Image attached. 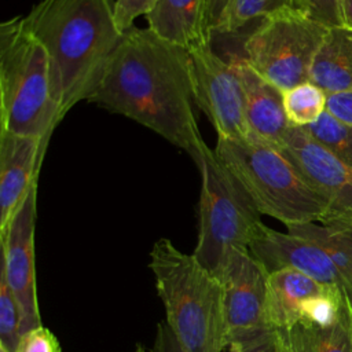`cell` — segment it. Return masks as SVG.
<instances>
[{
  "instance_id": "35",
  "label": "cell",
  "mask_w": 352,
  "mask_h": 352,
  "mask_svg": "<svg viewBox=\"0 0 352 352\" xmlns=\"http://www.w3.org/2000/svg\"><path fill=\"white\" fill-rule=\"evenodd\" d=\"M348 32H349V30H348ZM349 33H351V36H352V32H349Z\"/></svg>"
},
{
  "instance_id": "22",
  "label": "cell",
  "mask_w": 352,
  "mask_h": 352,
  "mask_svg": "<svg viewBox=\"0 0 352 352\" xmlns=\"http://www.w3.org/2000/svg\"><path fill=\"white\" fill-rule=\"evenodd\" d=\"M286 6V0H231L219 33H236L252 21H261Z\"/></svg>"
},
{
  "instance_id": "14",
  "label": "cell",
  "mask_w": 352,
  "mask_h": 352,
  "mask_svg": "<svg viewBox=\"0 0 352 352\" xmlns=\"http://www.w3.org/2000/svg\"><path fill=\"white\" fill-rule=\"evenodd\" d=\"M242 85L245 116L252 136L279 146L292 126L283 106V91L260 76L242 56L230 58Z\"/></svg>"
},
{
  "instance_id": "7",
  "label": "cell",
  "mask_w": 352,
  "mask_h": 352,
  "mask_svg": "<svg viewBox=\"0 0 352 352\" xmlns=\"http://www.w3.org/2000/svg\"><path fill=\"white\" fill-rule=\"evenodd\" d=\"M329 29L286 6L258 21L243 40L241 56L285 92L309 81L314 58Z\"/></svg>"
},
{
  "instance_id": "27",
  "label": "cell",
  "mask_w": 352,
  "mask_h": 352,
  "mask_svg": "<svg viewBox=\"0 0 352 352\" xmlns=\"http://www.w3.org/2000/svg\"><path fill=\"white\" fill-rule=\"evenodd\" d=\"M238 344L241 345V352H279L278 333L274 329L265 330Z\"/></svg>"
},
{
  "instance_id": "33",
  "label": "cell",
  "mask_w": 352,
  "mask_h": 352,
  "mask_svg": "<svg viewBox=\"0 0 352 352\" xmlns=\"http://www.w3.org/2000/svg\"><path fill=\"white\" fill-rule=\"evenodd\" d=\"M224 352H241V345L238 342H231L227 345Z\"/></svg>"
},
{
  "instance_id": "28",
  "label": "cell",
  "mask_w": 352,
  "mask_h": 352,
  "mask_svg": "<svg viewBox=\"0 0 352 352\" xmlns=\"http://www.w3.org/2000/svg\"><path fill=\"white\" fill-rule=\"evenodd\" d=\"M326 110L338 120L352 124V91L329 94Z\"/></svg>"
},
{
  "instance_id": "10",
  "label": "cell",
  "mask_w": 352,
  "mask_h": 352,
  "mask_svg": "<svg viewBox=\"0 0 352 352\" xmlns=\"http://www.w3.org/2000/svg\"><path fill=\"white\" fill-rule=\"evenodd\" d=\"M37 214V183L12 217L7 231L0 236L1 271L18 305L21 331L41 326L37 301L34 230Z\"/></svg>"
},
{
  "instance_id": "12",
  "label": "cell",
  "mask_w": 352,
  "mask_h": 352,
  "mask_svg": "<svg viewBox=\"0 0 352 352\" xmlns=\"http://www.w3.org/2000/svg\"><path fill=\"white\" fill-rule=\"evenodd\" d=\"M249 252L268 274L293 268L340 290L348 300V287L341 274L329 256L309 239L276 231L261 223L249 243Z\"/></svg>"
},
{
  "instance_id": "18",
  "label": "cell",
  "mask_w": 352,
  "mask_h": 352,
  "mask_svg": "<svg viewBox=\"0 0 352 352\" xmlns=\"http://www.w3.org/2000/svg\"><path fill=\"white\" fill-rule=\"evenodd\" d=\"M286 230L309 239L329 256L346 283L348 302L352 305V224L301 223L286 226Z\"/></svg>"
},
{
  "instance_id": "15",
  "label": "cell",
  "mask_w": 352,
  "mask_h": 352,
  "mask_svg": "<svg viewBox=\"0 0 352 352\" xmlns=\"http://www.w3.org/2000/svg\"><path fill=\"white\" fill-rule=\"evenodd\" d=\"M331 289L293 268H282L268 274L267 323L274 330L292 329L300 323L307 302Z\"/></svg>"
},
{
  "instance_id": "31",
  "label": "cell",
  "mask_w": 352,
  "mask_h": 352,
  "mask_svg": "<svg viewBox=\"0 0 352 352\" xmlns=\"http://www.w3.org/2000/svg\"><path fill=\"white\" fill-rule=\"evenodd\" d=\"M340 16L342 28L352 32V0H340Z\"/></svg>"
},
{
  "instance_id": "16",
  "label": "cell",
  "mask_w": 352,
  "mask_h": 352,
  "mask_svg": "<svg viewBox=\"0 0 352 352\" xmlns=\"http://www.w3.org/2000/svg\"><path fill=\"white\" fill-rule=\"evenodd\" d=\"M146 19L150 30L187 51L212 40L205 25V0H157Z\"/></svg>"
},
{
  "instance_id": "13",
  "label": "cell",
  "mask_w": 352,
  "mask_h": 352,
  "mask_svg": "<svg viewBox=\"0 0 352 352\" xmlns=\"http://www.w3.org/2000/svg\"><path fill=\"white\" fill-rule=\"evenodd\" d=\"M48 143L0 129V236L37 183Z\"/></svg>"
},
{
  "instance_id": "17",
  "label": "cell",
  "mask_w": 352,
  "mask_h": 352,
  "mask_svg": "<svg viewBox=\"0 0 352 352\" xmlns=\"http://www.w3.org/2000/svg\"><path fill=\"white\" fill-rule=\"evenodd\" d=\"M309 81L327 95L352 91V36L346 29H329L314 58Z\"/></svg>"
},
{
  "instance_id": "26",
  "label": "cell",
  "mask_w": 352,
  "mask_h": 352,
  "mask_svg": "<svg viewBox=\"0 0 352 352\" xmlns=\"http://www.w3.org/2000/svg\"><path fill=\"white\" fill-rule=\"evenodd\" d=\"M157 0H114L116 19L122 32L129 30L135 26V21L147 15L154 7Z\"/></svg>"
},
{
  "instance_id": "20",
  "label": "cell",
  "mask_w": 352,
  "mask_h": 352,
  "mask_svg": "<svg viewBox=\"0 0 352 352\" xmlns=\"http://www.w3.org/2000/svg\"><path fill=\"white\" fill-rule=\"evenodd\" d=\"M327 94L311 81L301 82L283 92L286 117L293 126L314 124L326 110Z\"/></svg>"
},
{
  "instance_id": "4",
  "label": "cell",
  "mask_w": 352,
  "mask_h": 352,
  "mask_svg": "<svg viewBox=\"0 0 352 352\" xmlns=\"http://www.w3.org/2000/svg\"><path fill=\"white\" fill-rule=\"evenodd\" d=\"M60 122L50 58L25 15L0 23V129L45 143Z\"/></svg>"
},
{
  "instance_id": "2",
  "label": "cell",
  "mask_w": 352,
  "mask_h": 352,
  "mask_svg": "<svg viewBox=\"0 0 352 352\" xmlns=\"http://www.w3.org/2000/svg\"><path fill=\"white\" fill-rule=\"evenodd\" d=\"M45 48L59 120L88 102L124 33L114 0H40L25 15Z\"/></svg>"
},
{
  "instance_id": "30",
  "label": "cell",
  "mask_w": 352,
  "mask_h": 352,
  "mask_svg": "<svg viewBox=\"0 0 352 352\" xmlns=\"http://www.w3.org/2000/svg\"><path fill=\"white\" fill-rule=\"evenodd\" d=\"M150 352H186L177 338L173 336L165 320L157 324L154 344Z\"/></svg>"
},
{
  "instance_id": "25",
  "label": "cell",
  "mask_w": 352,
  "mask_h": 352,
  "mask_svg": "<svg viewBox=\"0 0 352 352\" xmlns=\"http://www.w3.org/2000/svg\"><path fill=\"white\" fill-rule=\"evenodd\" d=\"M16 352H62L56 336L45 326L22 333Z\"/></svg>"
},
{
  "instance_id": "5",
  "label": "cell",
  "mask_w": 352,
  "mask_h": 352,
  "mask_svg": "<svg viewBox=\"0 0 352 352\" xmlns=\"http://www.w3.org/2000/svg\"><path fill=\"white\" fill-rule=\"evenodd\" d=\"M217 158L245 187L261 214L285 226L322 221L326 201L304 180L278 146L254 136L217 139Z\"/></svg>"
},
{
  "instance_id": "34",
  "label": "cell",
  "mask_w": 352,
  "mask_h": 352,
  "mask_svg": "<svg viewBox=\"0 0 352 352\" xmlns=\"http://www.w3.org/2000/svg\"><path fill=\"white\" fill-rule=\"evenodd\" d=\"M133 352H150V351H148L144 345H142V344H136V346H135Z\"/></svg>"
},
{
  "instance_id": "6",
  "label": "cell",
  "mask_w": 352,
  "mask_h": 352,
  "mask_svg": "<svg viewBox=\"0 0 352 352\" xmlns=\"http://www.w3.org/2000/svg\"><path fill=\"white\" fill-rule=\"evenodd\" d=\"M199 224L194 257L214 276L220 278L236 250H249V243L263 223L253 199L217 158L206 148L201 164Z\"/></svg>"
},
{
  "instance_id": "21",
  "label": "cell",
  "mask_w": 352,
  "mask_h": 352,
  "mask_svg": "<svg viewBox=\"0 0 352 352\" xmlns=\"http://www.w3.org/2000/svg\"><path fill=\"white\" fill-rule=\"evenodd\" d=\"M316 142L352 168V124L338 120L327 110L304 128Z\"/></svg>"
},
{
  "instance_id": "24",
  "label": "cell",
  "mask_w": 352,
  "mask_h": 352,
  "mask_svg": "<svg viewBox=\"0 0 352 352\" xmlns=\"http://www.w3.org/2000/svg\"><path fill=\"white\" fill-rule=\"evenodd\" d=\"M286 4L327 28H342L340 0H286Z\"/></svg>"
},
{
  "instance_id": "19",
  "label": "cell",
  "mask_w": 352,
  "mask_h": 352,
  "mask_svg": "<svg viewBox=\"0 0 352 352\" xmlns=\"http://www.w3.org/2000/svg\"><path fill=\"white\" fill-rule=\"evenodd\" d=\"M297 352H352V311L348 304L331 324L297 323L280 330Z\"/></svg>"
},
{
  "instance_id": "36",
  "label": "cell",
  "mask_w": 352,
  "mask_h": 352,
  "mask_svg": "<svg viewBox=\"0 0 352 352\" xmlns=\"http://www.w3.org/2000/svg\"><path fill=\"white\" fill-rule=\"evenodd\" d=\"M351 311H352V305H351Z\"/></svg>"
},
{
  "instance_id": "3",
  "label": "cell",
  "mask_w": 352,
  "mask_h": 352,
  "mask_svg": "<svg viewBox=\"0 0 352 352\" xmlns=\"http://www.w3.org/2000/svg\"><path fill=\"white\" fill-rule=\"evenodd\" d=\"M148 267L165 322L186 352H223L228 337L220 279L168 238L154 242Z\"/></svg>"
},
{
  "instance_id": "23",
  "label": "cell",
  "mask_w": 352,
  "mask_h": 352,
  "mask_svg": "<svg viewBox=\"0 0 352 352\" xmlns=\"http://www.w3.org/2000/svg\"><path fill=\"white\" fill-rule=\"evenodd\" d=\"M21 336L18 305L6 278L0 274V352H16Z\"/></svg>"
},
{
  "instance_id": "32",
  "label": "cell",
  "mask_w": 352,
  "mask_h": 352,
  "mask_svg": "<svg viewBox=\"0 0 352 352\" xmlns=\"http://www.w3.org/2000/svg\"><path fill=\"white\" fill-rule=\"evenodd\" d=\"M278 333V342H279V352H297L292 345L290 342L287 341L286 336L280 331V330H276Z\"/></svg>"
},
{
  "instance_id": "9",
  "label": "cell",
  "mask_w": 352,
  "mask_h": 352,
  "mask_svg": "<svg viewBox=\"0 0 352 352\" xmlns=\"http://www.w3.org/2000/svg\"><path fill=\"white\" fill-rule=\"evenodd\" d=\"M278 147L326 201L327 212L320 223L352 224V168L300 126L292 125Z\"/></svg>"
},
{
  "instance_id": "29",
  "label": "cell",
  "mask_w": 352,
  "mask_h": 352,
  "mask_svg": "<svg viewBox=\"0 0 352 352\" xmlns=\"http://www.w3.org/2000/svg\"><path fill=\"white\" fill-rule=\"evenodd\" d=\"M231 0H205V25L210 36L220 32Z\"/></svg>"
},
{
  "instance_id": "8",
  "label": "cell",
  "mask_w": 352,
  "mask_h": 352,
  "mask_svg": "<svg viewBox=\"0 0 352 352\" xmlns=\"http://www.w3.org/2000/svg\"><path fill=\"white\" fill-rule=\"evenodd\" d=\"M188 55L195 104L210 121L217 139L250 136L242 85L231 59L221 58L210 43L188 50Z\"/></svg>"
},
{
  "instance_id": "11",
  "label": "cell",
  "mask_w": 352,
  "mask_h": 352,
  "mask_svg": "<svg viewBox=\"0 0 352 352\" xmlns=\"http://www.w3.org/2000/svg\"><path fill=\"white\" fill-rule=\"evenodd\" d=\"M228 344L270 330L265 319L268 272L249 250H236L220 275Z\"/></svg>"
},
{
  "instance_id": "1",
  "label": "cell",
  "mask_w": 352,
  "mask_h": 352,
  "mask_svg": "<svg viewBox=\"0 0 352 352\" xmlns=\"http://www.w3.org/2000/svg\"><path fill=\"white\" fill-rule=\"evenodd\" d=\"M88 102L151 129L201 164L208 146L194 114L188 51L148 28L124 33Z\"/></svg>"
}]
</instances>
